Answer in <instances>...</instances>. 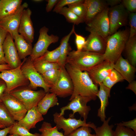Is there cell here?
Returning a JSON list of instances; mask_svg holds the SVG:
<instances>
[{
    "instance_id": "cell-27",
    "label": "cell",
    "mask_w": 136,
    "mask_h": 136,
    "mask_svg": "<svg viewBox=\"0 0 136 136\" xmlns=\"http://www.w3.org/2000/svg\"><path fill=\"white\" fill-rule=\"evenodd\" d=\"M127 59L130 63L135 67L136 66V35L129 38L124 49Z\"/></svg>"
},
{
    "instance_id": "cell-34",
    "label": "cell",
    "mask_w": 136,
    "mask_h": 136,
    "mask_svg": "<svg viewBox=\"0 0 136 136\" xmlns=\"http://www.w3.org/2000/svg\"><path fill=\"white\" fill-rule=\"evenodd\" d=\"M59 13L63 15L67 21L69 23L78 25L84 22L80 18L71 11L68 7H64L61 9Z\"/></svg>"
},
{
    "instance_id": "cell-1",
    "label": "cell",
    "mask_w": 136,
    "mask_h": 136,
    "mask_svg": "<svg viewBox=\"0 0 136 136\" xmlns=\"http://www.w3.org/2000/svg\"><path fill=\"white\" fill-rule=\"evenodd\" d=\"M65 68L72 80L74 87L73 93L69 100L80 95L95 100L98 92L97 85L93 82L86 71H82L66 63Z\"/></svg>"
},
{
    "instance_id": "cell-30",
    "label": "cell",
    "mask_w": 136,
    "mask_h": 136,
    "mask_svg": "<svg viewBox=\"0 0 136 136\" xmlns=\"http://www.w3.org/2000/svg\"><path fill=\"white\" fill-rule=\"evenodd\" d=\"M39 130L41 132L40 136H64L58 131L56 126L53 127L50 123L46 122H43Z\"/></svg>"
},
{
    "instance_id": "cell-56",
    "label": "cell",
    "mask_w": 136,
    "mask_h": 136,
    "mask_svg": "<svg viewBox=\"0 0 136 136\" xmlns=\"http://www.w3.org/2000/svg\"><path fill=\"white\" fill-rule=\"evenodd\" d=\"M1 0H0V2H1Z\"/></svg>"
},
{
    "instance_id": "cell-19",
    "label": "cell",
    "mask_w": 136,
    "mask_h": 136,
    "mask_svg": "<svg viewBox=\"0 0 136 136\" xmlns=\"http://www.w3.org/2000/svg\"><path fill=\"white\" fill-rule=\"evenodd\" d=\"M90 32L82 50L104 54L106 49V39L94 32Z\"/></svg>"
},
{
    "instance_id": "cell-40",
    "label": "cell",
    "mask_w": 136,
    "mask_h": 136,
    "mask_svg": "<svg viewBox=\"0 0 136 136\" xmlns=\"http://www.w3.org/2000/svg\"><path fill=\"white\" fill-rule=\"evenodd\" d=\"M90 128L83 126L76 129L67 136H96L95 134L91 133Z\"/></svg>"
},
{
    "instance_id": "cell-15",
    "label": "cell",
    "mask_w": 136,
    "mask_h": 136,
    "mask_svg": "<svg viewBox=\"0 0 136 136\" xmlns=\"http://www.w3.org/2000/svg\"><path fill=\"white\" fill-rule=\"evenodd\" d=\"M28 6L27 3H24L14 14L0 21V26L9 33L13 38L19 33L18 29L23 11Z\"/></svg>"
},
{
    "instance_id": "cell-22",
    "label": "cell",
    "mask_w": 136,
    "mask_h": 136,
    "mask_svg": "<svg viewBox=\"0 0 136 136\" xmlns=\"http://www.w3.org/2000/svg\"><path fill=\"white\" fill-rule=\"evenodd\" d=\"M99 85V89L97 96L100 100V106L98 110L97 116L100 118L101 121L104 122L106 120L105 111L109 104L108 99L110 96L111 89L106 87L102 83L100 84Z\"/></svg>"
},
{
    "instance_id": "cell-38",
    "label": "cell",
    "mask_w": 136,
    "mask_h": 136,
    "mask_svg": "<svg viewBox=\"0 0 136 136\" xmlns=\"http://www.w3.org/2000/svg\"><path fill=\"white\" fill-rule=\"evenodd\" d=\"M114 136H136V133L131 129L119 125H117L114 131Z\"/></svg>"
},
{
    "instance_id": "cell-52",
    "label": "cell",
    "mask_w": 136,
    "mask_h": 136,
    "mask_svg": "<svg viewBox=\"0 0 136 136\" xmlns=\"http://www.w3.org/2000/svg\"><path fill=\"white\" fill-rule=\"evenodd\" d=\"M10 69L9 65L7 64H0V72L2 71Z\"/></svg>"
},
{
    "instance_id": "cell-11",
    "label": "cell",
    "mask_w": 136,
    "mask_h": 136,
    "mask_svg": "<svg viewBox=\"0 0 136 136\" xmlns=\"http://www.w3.org/2000/svg\"><path fill=\"white\" fill-rule=\"evenodd\" d=\"M128 14L129 12L121 3L109 8L110 36L117 31L120 27L126 25L128 21Z\"/></svg>"
},
{
    "instance_id": "cell-47",
    "label": "cell",
    "mask_w": 136,
    "mask_h": 136,
    "mask_svg": "<svg viewBox=\"0 0 136 136\" xmlns=\"http://www.w3.org/2000/svg\"><path fill=\"white\" fill-rule=\"evenodd\" d=\"M6 88L5 82L0 78V101H1L2 96L5 92Z\"/></svg>"
},
{
    "instance_id": "cell-24",
    "label": "cell",
    "mask_w": 136,
    "mask_h": 136,
    "mask_svg": "<svg viewBox=\"0 0 136 136\" xmlns=\"http://www.w3.org/2000/svg\"><path fill=\"white\" fill-rule=\"evenodd\" d=\"M14 43L20 59H24L31 54L32 48V44L27 42L21 35L18 33L13 38Z\"/></svg>"
},
{
    "instance_id": "cell-49",
    "label": "cell",
    "mask_w": 136,
    "mask_h": 136,
    "mask_svg": "<svg viewBox=\"0 0 136 136\" xmlns=\"http://www.w3.org/2000/svg\"><path fill=\"white\" fill-rule=\"evenodd\" d=\"M127 89H129L133 91L136 94V81L134 80L129 83L128 86L126 87Z\"/></svg>"
},
{
    "instance_id": "cell-31",
    "label": "cell",
    "mask_w": 136,
    "mask_h": 136,
    "mask_svg": "<svg viewBox=\"0 0 136 136\" xmlns=\"http://www.w3.org/2000/svg\"><path fill=\"white\" fill-rule=\"evenodd\" d=\"M111 118H108L103 122L101 126L96 127L94 130L96 136H114V131L112 129L114 125L109 124Z\"/></svg>"
},
{
    "instance_id": "cell-53",
    "label": "cell",
    "mask_w": 136,
    "mask_h": 136,
    "mask_svg": "<svg viewBox=\"0 0 136 136\" xmlns=\"http://www.w3.org/2000/svg\"><path fill=\"white\" fill-rule=\"evenodd\" d=\"M33 2L37 3H39L42 2L43 1L42 0H33Z\"/></svg>"
},
{
    "instance_id": "cell-35",
    "label": "cell",
    "mask_w": 136,
    "mask_h": 136,
    "mask_svg": "<svg viewBox=\"0 0 136 136\" xmlns=\"http://www.w3.org/2000/svg\"><path fill=\"white\" fill-rule=\"evenodd\" d=\"M10 134H16L20 136H40L38 133L33 134L29 132L25 127L19 124L18 121H15L10 128L9 133Z\"/></svg>"
},
{
    "instance_id": "cell-17",
    "label": "cell",
    "mask_w": 136,
    "mask_h": 136,
    "mask_svg": "<svg viewBox=\"0 0 136 136\" xmlns=\"http://www.w3.org/2000/svg\"><path fill=\"white\" fill-rule=\"evenodd\" d=\"M111 64L107 60H104L86 71L93 82L98 86L102 83L114 69Z\"/></svg>"
},
{
    "instance_id": "cell-7",
    "label": "cell",
    "mask_w": 136,
    "mask_h": 136,
    "mask_svg": "<svg viewBox=\"0 0 136 136\" xmlns=\"http://www.w3.org/2000/svg\"><path fill=\"white\" fill-rule=\"evenodd\" d=\"M53 116L54 121L56 125V126L58 130L61 129H63L64 136H67L80 127L87 126L94 130L97 127L93 123H87L86 120H82L81 119H77L70 117L66 118L60 113H55L53 114Z\"/></svg>"
},
{
    "instance_id": "cell-55",
    "label": "cell",
    "mask_w": 136,
    "mask_h": 136,
    "mask_svg": "<svg viewBox=\"0 0 136 136\" xmlns=\"http://www.w3.org/2000/svg\"><path fill=\"white\" fill-rule=\"evenodd\" d=\"M5 127L4 125L0 124V128H4Z\"/></svg>"
},
{
    "instance_id": "cell-45",
    "label": "cell",
    "mask_w": 136,
    "mask_h": 136,
    "mask_svg": "<svg viewBox=\"0 0 136 136\" xmlns=\"http://www.w3.org/2000/svg\"><path fill=\"white\" fill-rule=\"evenodd\" d=\"M46 10L47 12H50L59 1L58 0H47Z\"/></svg>"
},
{
    "instance_id": "cell-32",
    "label": "cell",
    "mask_w": 136,
    "mask_h": 136,
    "mask_svg": "<svg viewBox=\"0 0 136 136\" xmlns=\"http://www.w3.org/2000/svg\"><path fill=\"white\" fill-rule=\"evenodd\" d=\"M60 73V67L59 69H52L41 75L45 81L51 87L54 85L57 81L59 77Z\"/></svg>"
},
{
    "instance_id": "cell-12",
    "label": "cell",
    "mask_w": 136,
    "mask_h": 136,
    "mask_svg": "<svg viewBox=\"0 0 136 136\" xmlns=\"http://www.w3.org/2000/svg\"><path fill=\"white\" fill-rule=\"evenodd\" d=\"M91 100L90 98L88 97L80 95L76 96L67 105L60 109L61 112L60 114L63 115L65 110H71L73 113L70 115V117L74 118L75 114L78 112L84 119L86 120L91 110L90 107L87 104Z\"/></svg>"
},
{
    "instance_id": "cell-8",
    "label": "cell",
    "mask_w": 136,
    "mask_h": 136,
    "mask_svg": "<svg viewBox=\"0 0 136 136\" xmlns=\"http://www.w3.org/2000/svg\"><path fill=\"white\" fill-rule=\"evenodd\" d=\"M48 31L49 29L45 26L40 29L38 40L33 47L31 54L29 57L32 61L43 55L51 44L58 41L59 37L53 34L48 35Z\"/></svg>"
},
{
    "instance_id": "cell-9",
    "label": "cell",
    "mask_w": 136,
    "mask_h": 136,
    "mask_svg": "<svg viewBox=\"0 0 136 136\" xmlns=\"http://www.w3.org/2000/svg\"><path fill=\"white\" fill-rule=\"evenodd\" d=\"M109 8L108 7H106L86 24V30L89 32H94L106 39L110 36Z\"/></svg>"
},
{
    "instance_id": "cell-37",
    "label": "cell",
    "mask_w": 136,
    "mask_h": 136,
    "mask_svg": "<svg viewBox=\"0 0 136 136\" xmlns=\"http://www.w3.org/2000/svg\"><path fill=\"white\" fill-rule=\"evenodd\" d=\"M60 56V52L59 46L52 51L47 50L40 57L50 62L58 63Z\"/></svg>"
},
{
    "instance_id": "cell-33",
    "label": "cell",
    "mask_w": 136,
    "mask_h": 136,
    "mask_svg": "<svg viewBox=\"0 0 136 136\" xmlns=\"http://www.w3.org/2000/svg\"><path fill=\"white\" fill-rule=\"evenodd\" d=\"M124 80L120 74L113 69L104 79L102 83L106 87L111 89L116 83Z\"/></svg>"
},
{
    "instance_id": "cell-5",
    "label": "cell",
    "mask_w": 136,
    "mask_h": 136,
    "mask_svg": "<svg viewBox=\"0 0 136 136\" xmlns=\"http://www.w3.org/2000/svg\"><path fill=\"white\" fill-rule=\"evenodd\" d=\"M22 63L16 68L4 70L0 73V78L5 82L6 88L5 92L10 93L13 90L19 87L28 86L30 82L23 75L21 67Z\"/></svg>"
},
{
    "instance_id": "cell-42",
    "label": "cell",
    "mask_w": 136,
    "mask_h": 136,
    "mask_svg": "<svg viewBox=\"0 0 136 136\" xmlns=\"http://www.w3.org/2000/svg\"><path fill=\"white\" fill-rule=\"evenodd\" d=\"M75 36V43L77 50L80 51L82 50L86 43L85 38L83 36L77 33L74 31V32Z\"/></svg>"
},
{
    "instance_id": "cell-18",
    "label": "cell",
    "mask_w": 136,
    "mask_h": 136,
    "mask_svg": "<svg viewBox=\"0 0 136 136\" xmlns=\"http://www.w3.org/2000/svg\"><path fill=\"white\" fill-rule=\"evenodd\" d=\"M113 68L121 75L124 80L129 83L134 80L136 71L135 67L132 66L127 59L121 55L114 64H111Z\"/></svg>"
},
{
    "instance_id": "cell-25",
    "label": "cell",
    "mask_w": 136,
    "mask_h": 136,
    "mask_svg": "<svg viewBox=\"0 0 136 136\" xmlns=\"http://www.w3.org/2000/svg\"><path fill=\"white\" fill-rule=\"evenodd\" d=\"M58 101L57 96L55 94L46 93L37 105L38 110L42 115H45L50 108L59 105Z\"/></svg>"
},
{
    "instance_id": "cell-46",
    "label": "cell",
    "mask_w": 136,
    "mask_h": 136,
    "mask_svg": "<svg viewBox=\"0 0 136 136\" xmlns=\"http://www.w3.org/2000/svg\"><path fill=\"white\" fill-rule=\"evenodd\" d=\"M8 32L0 26V46L2 45L7 36Z\"/></svg>"
},
{
    "instance_id": "cell-39",
    "label": "cell",
    "mask_w": 136,
    "mask_h": 136,
    "mask_svg": "<svg viewBox=\"0 0 136 136\" xmlns=\"http://www.w3.org/2000/svg\"><path fill=\"white\" fill-rule=\"evenodd\" d=\"M128 20L130 26L129 38L136 35V13L129 12Z\"/></svg>"
},
{
    "instance_id": "cell-26",
    "label": "cell",
    "mask_w": 136,
    "mask_h": 136,
    "mask_svg": "<svg viewBox=\"0 0 136 136\" xmlns=\"http://www.w3.org/2000/svg\"><path fill=\"white\" fill-rule=\"evenodd\" d=\"M75 30V25H73L70 32L61 39L59 47L60 56L58 62L60 67H65L67 57L70 52V47L68 42L70 38Z\"/></svg>"
},
{
    "instance_id": "cell-23",
    "label": "cell",
    "mask_w": 136,
    "mask_h": 136,
    "mask_svg": "<svg viewBox=\"0 0 136 136\" xmlns=\"http://www.w3.org/2000/svg\"><path fill=\"white\" fill-rule=\"evenodd\" d=\"M22 0H1L0 3V21L14 14L19 9Z\"/></svg>"
},
{
    "instance_id": "cell-43",
    "label": "cell",
    "mask_w": 136,
    "mask_h": 136,
    "mask_svg": "<svg viewBox=\"0 0 136 136\" xmlns=\"http://www.w3.org/2000/svg\"><path fill=\"white\" fill-rule=\"evenodd\" d=\"M121 4L126 10L129 13H135L136 0H123Z\"/></svg>"
},
{
    "instance_id": "cell-44",
    "label": "cell",
    "mask_w": 136,
    "mask_h": 136,
    "mask_svg": "<svg viewBox=\"0 0 136 136\" xmlns=\"http://www.w3.org/2000/svg\"><path fill=\"white\" fill-rule=\"evenodd\" d=\"M128 127L132 129L136 133V118L131 120L127 121H123L116 124Z\"/></svg>"
},
{
    "instance_id": "cell-16",
    "label": "cell",
    "mask_w": 136,
    "mask_h": 136,
    "mask_svg": "<svg viewBox=\"0 0 136 136\" xmlns=\"http://www.w3.org/2000/svg\"><path fill=\"white\" fill-rule=\"evenodd\" d=\"M25 9L22 14L18 33L27 42L32 44L34 35V29L31 18L32 12L29 8Z\"/></svg>"
},
{
    "instance_id": "cell-29",
    "label": "cell",
    "mask_w": 136,
    "mask_h": 136,
    "mask_svg": "<svg viewBox=\"0 0 136 136\" xmlns=\"http://www.w3.org/2000/svg\"><path fill=\"white\" fill-rule=\"evenodd\" d=\"M15 122L2 101H0V124L5 127L12 126Z\"/></svg>"
},
{
    "instance_id": "cell-21",
    "label": "cell",
    "mask_w": 136,
    "mask_h": 136,
    "mask_svg": "<svg viewBox=\"0 0 136 136\" xmlns=\"http://www.w3.org/2000/svg\"><path fill=\"white\" fill-rule=\"evenodd\" d=\"M44 119L37 106L28 110L25 116L18 122L19 124L29 131L30 129L36 127L37 123Z\"/></svg>"
},
{
    "instance_id": "cell-36",
    "label": "cell",
    "mask_w": 136,
    "mask_h": 136,
    "mask_svg": "<svg viewBox=\"0 0 136 136\" xmlns=\"http://www.w3.org/2000/svg\"><path fill=\"white\" fill-rule=\"evenodd\" d=\"M84 2L76 3L68 5V6L71 11L84 21L86 14V9Z\"/></svg>"
},
{
    "instance_id": "cell-10",
    "label": "cell",
    "mask_w": 136,
    "mask_h": 136,
    "mask_svg": "<svg viewBox=\"0 0 136 136\" xmlns=\"http://www.w3.org/2000/svg\"><path fill=\"white\" fill-rule=\"evenodd\" d=\"M73 90L72 80L65 67H60L59 78L56 83L50 88L49 92L59 97L65 98L71 96Z\"/></svg>"
},
{
    "instance_id": "cell-13",
    "label": "cell",
    "mask_w": 136,
    "mask_h": 136,
    "mask_svg": "<svg viewBox=\"0 0 136 136\" xmlns=\"http://www.w3.org/2000/svg\"><path fill=\"white\" fill-rule=\"evenodd\" d=\"M1 101L15 121H19L27 113V111L23 104L9 93L5 92Z\"/></svg>"
},
{
    "instance_id": "cell-6",
    "label": "cell",
    "mask_w": 136,
    "mask_h": 136,
    "mask_svg": "<svg viewBox=\"0 0 136 136\" xmlns=\"http://www.w3.org/2000/svg\"><path fill=\"white\" fill-rule=\"evenodd\" d=\"M21 69L24 75L29 82L28 85L29 88L34 90L38 87H41L46 93L49 92L50 86L45 81L41 75L36 70L29 57L24 59Z\"/></svg>"
},
{
    "instance_id": "cell-3",
    "label": "cell",
    "mask_w": 136,
    "mask_h": 136,
    "mask_svg": "<svg viewBox=\"0 0 136 136\" xmlns=\"http://www.w3.org/2000/svg\"><path fill=\"white\" fill-rule=\"evenodd\" d=\"M104 60L103 54L87 51L73 50L68 55L66 63L84 71L87 70Z\"/></svg>"
},
{
    "instance_id": "cell-20",
    "label": "cell",
    "mask_w": 136,
    "mask_h": 136,
    "mask_svg": "<svg viewBox=\"0 0 136 136\" xmlns=\"http://www.w3.org/2000/svg\"><path fill=\"white\" fill-rule=\"evenodd\" d=\"M86 9L84 22L87 24L97 15L108 7L106 0H85L84 2Z\"/></svg>"
},
{
    "instance_id": "cell-50",
    "label": "cell",
    "mask_w": 136,
    "mask_h": 136,
    "mask_svg": "<svg viewBox=\"0 0 136 136\" xmlns=\"http://www.w3.org/2000/svg\"><path fill=\"white\" fill-rule=\"evenodd\" d=\"M7 64L2 45L0 46V64Z\"/></svg>"
},
{
    "instance_id": "cell-41",
    "label": "cell",
    "mask_w": 136,
    "mask_h": 136,
    "mask_svg": "<svg viewBox=\"0 0 136 136\" xmlns=\"http://www.w3.org/2000/svg\"><path fill=\"white\" fill-rule=\"evenodd\" d=\"M83 0H59L55 6L53 11L58 13L62 8L66 5H69L76 3L84 2Z\"/></svg>"
},
{
    "instance_id": "cell-48",
    "label": "cell",
    "mask_w": 136,
    "mask_h": 136,
    "mask_svg": "<svg viewBox=\"0 0 136 136\" xmlns=\"http://www.w3.org/2000/svg\"><path fill=\"white\" fill-rule=\"evenodd\" d=\"M108 6L111 7H113L121 3V0H106Z\"/></svg>"
},
{
    "instance_id": "cell-54",
    "label": "cell",
    "mask_w": 136,
    "mask_h": 136,
    "mask_svg": "<svg viewBox=\"0 0 136 136\" xmlns=\"http://www.w3.org/2000/svg\"><path fill=\"white\" fill-rule=\"evenodd\" d=\"M8 136H20L18 134H10V135H8Z\"/></svg>"
},
{
    "instance_id": "cell-28",
    "label": "cell",
    "mask_w": 136,
    "mask_h": 136,
    "mask_svg": "<svg viewBox=\"0 0 136 136\" xmlns=\"http://www.w3.org/2000/svg\"><path fill=\"white\" fill-rule=\"evenodd\" d=\"M33 63L36 70L41 75L52 69L60 67L58 63L50 62L40 57L35 60Z\"/></svg>"
},
{
    "instance_id": "cell-2",
    "label": "cell",
    "mask_w": 136,
    "mask_h": 136,
    "mask_svg": "<svg viewBox=\"0 0 136 136\" xmlns=\"http://www.w3.org/2000/svg\"><path fill=\"white\" fill-rule=\"evenodd\" d=\"M129 36L127 29L120 30L106 39V48L103 54L104 60L114 63L121 55Z\"/></svg>"
},
{
    "instance_id": "cell-14",
    "label": "cell",
    "mask_w": 136,
    "mask_h": 136,
    "mask_svg": "<svg viewBox=\"0 0 136 136\" xmlns=\"http://www.w3.org/2000/svg\"><path fill=\"white\" fill-rule=\"evenodd\" d=\"M2 46L6 63L10 69L16 68L22 63L23 61L22 62L19 57L13 39L9 33Z\"/></svg>"
},
{
    "instance_id": "cell-51",
    "label": "cell",
    "mask_w": 136,
    "mask_h": 136,
    "mask_svg": "<svg viewBox=\"0 0 136 136\" xmlns=\"http://www.w3.org/2000/svg\"><path fill=\"white\" fill-rule=\"evenodd\" d=\"M12 126L8 127H5L2 129H0V136H7L9 133L10 130Z\"/></svg>"
},
{
    "instance_id": "cell-4",
    "label": "cell",
    "mask_w": 136,
    "mask_h": 136,
    "mask_svg": "<svg viewBox=\"0 0 136 136\" xmlns=\"http://www.w3.org/2000/svg\"><path fill=\"white\" fill-rule=\"evenodd\" d=\"M9 93L19 100L27 111L37 106L46 93L44 90L35 91L28 86L17 88Z\"/></svg>"
}]
</instances>
